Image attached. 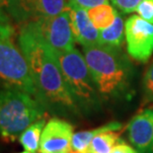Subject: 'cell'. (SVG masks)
<instances>
[{
	"instance_id": "18",
	"label": "cell",
	"mask_w": 153,
	"mask_h": 153,
	"mask_svg": "<svg viewBox=\"0 0 153 153\" xmlns=\"http://www.w3.org/2000/svg\"><path fill=\"white\" fill-rule=\"evenodd\" d=\"M135 11L138 16L153 24V0H142Z\"/></svg>"
},
{
	"instance_id": "4",
	"label": "cell",
	"mask_w": 153,
	"mask_h": 153,
	"mask_svg": "<svg viewBox=\"0 0 153 153\" xmlns=\"http://www.w3.org/2000/svg\"><path fill=\"white\" fill-rule=\"evenodd\" d=\"M14 39L11 22L0 20V89L20 90L36 98L30 67Z\"/></svg>"
},
{
	"instance_id": "24",
	"label": "cell",
	"mask_w": 153,
	"mask_h": 153,
	"mask_svg": "<svg viewBox=\"0 0 153 153\" xmlns=\"http://www.w3.org/2000/svg\"><path fill=\"white\" fill-rule=\"evenodd\" d=\"M68 153H81V152H78V151H75V150H73V149H71V150L68 152Z\"/></svg>"
},
{
	"instance_id": "20",
	"label": "cell",
	"mask_w": 153,
	"mask_h": 153,
	"mask_svg": "<svg viewBox=\"0 0 153 153\" xmlns=\"http://www.w3.org/2000/svg\"><path fill=\"white\" fill-rule=\"evenodd\" d=\"M68 5L78 6L80 8L88 9L96 7L102 4H109V0H67Z\"/></svg>"
},
{
	"instance_id": "22",
	"label": "cell",
	"mask_w": 153,
	"mask_h": 153,
	"mask_svg": "<svg viewBox=\"0 0 153 153\" xmlns=\"http://www.w3.org/2000/svg\"><path fill=\"white\" fill-rule=\"evenodd\" d=\"M5 2L6 0H0V20L2 21H11L8 15L5 12Z\"/></svg>"
},
{
	"instance_id": "16",
	"label": "cell",
	"mask_w": 153,
	"mask_h": 153,
	"mask_svg": "<svg viewBox=\"0 0 153 153\" xmlns=\"http://www.w3.org/2000/svg\"><path fill=\"white\" fill-rule=\"evenodd\" d=\"M120 131H108L97 134L89 146V153H111L120 139Z\"/></svg>"
},
{
	"instance_id": "19",
	"label": "cell",
	"mask_w": 153,
	"mask_h": 153,
	"mask_svg": "<svg viewBox=\"0 0 153 153\" xmlns=\"http://www.w3.org/2000/svg\"><path fill=\"white\" fill-rule=\"evenodd\" d=\"M142 0H111L114 6L125 14H129L136 10Z\"/></svg>"
},
{
	"instance_id": "21",
	"label": "cell",
	"mask_w": 153,
	"mask_h": 153,
	"mask_svg": "<svg viewBox=\"0 0 153 153\" xmlns=\"http://www.w3.org/2000/svg\"><path fill=\"white\" fill-rule=\"evenodd\" d=\"M111 153H139L138 150L133 146L129 145L123 139H119V141L114 146Z\"/></svg>"
},
{
	"instance_id": "3",
	"label": "cell",
	"mask_w": 153,
	"mask_h": 153,
	"mask_svg": "<svg viewBox=\"0 0 153 153\" xmlns=\"http://www.w3.org/2000/svg\"><path fill=\"white\" fill-rule=\"evenodd\" d=\"M37 98L16 89H0V139L14 142L31 123L45 117Z\"/></svg>"
},
{
	"instance_id": "10",
	"label": "cell",
	"mask_w": 153,
	"mask_h": 153,
	"mask_svg": "<svg viewBox=\"0 0 153 153\" xmlns=\"http://www.w3.org/2000/svg\"><path fill=\"white\" fill-rule=\"evenodd\" d=\"M126 131L131 145L139 153H145L153 141V104L132 117Z\"/></svg>"
},
{
	"instance_id": "13",
	"label": "cell",
	"mask_w": 153,
	"mask_h": 153,
	"mask_svg": "<svg viewBox=\"0 0 153 153\" xmlns=\"http://www.w3.org/2000/svg\"><path fill=\"white\" fill-rule=\"evenodd\" d=\"M123 35H125V22L122 15L118 12L113 24L101 30L99 45L122 50L125 40Z\"/></svg>"
},
{
	"instance_id": "12",
	"label": "cell",
	"mask_w": 153,
	"mask_h": 153,
	"mask_svg": "<svg viewBox=\"0 0 153 153\" xmlns=\"http://www.w3.org/2000/svg\"><path fill=\"white\" fill-rule=\"evenodd\" d=\"M122 128V123L111 122L99 126V128L90 129V131H81L75 132L73 133L72 139H71V149L81 153H89L90 143L97 134L108 131H120Z\"/></svg>"
},
{
	"instance_id": "11",
	"label": "cell",
	"mask_w": 153,
	"mask_h": 153,
	"mask_svg": "<svg viewBox=\"0 0 153 153\" xmlns=\"http://www.w3.org/2000/svg\"><path fill=\"white\" fill-rule=\"evenodd\" d=\"M70 12L71 25L75 41L83 47H91L100 44V32L92 21L86 9L78 6L67 5Z\"/></svg>"
},
{
	"instance_id": "2",
	"label": "cell",
	"mask_w": 153,
	"mask_h": 153,
	"mask_svg": "<svg viewBox=\"0 0 153 153\" xmlns=\"http://www.w3.org/2000/svg\"><path fill=\"white\" fill-rule=\"evenodd\" d=\"M83 55L101 98L114 100L128 95L133 69L122 50L96 45L83 47Z\"/></svg>"
},
{
	"instance_id": "23",
	"label": "cell",
	"mask_w": 153,
	"mask_h": 153,
	"mask_svg": "<svg viewBox=\"0 0 153 153\" xmlns=\"http://www.w3.org/2000/svg\"><path fill=\"white\" fill-rule=\"evenodd\" d=\"M145 153H153V141H152V143H151V145L149 146V148L146 150V152Z\"/></svg>"
},
{
	"instance_id": "15",
	"label": "cell",
	"mask_w": 153,
	"mask_h": 153,
	"mask_svg": "<svg viewBox=\"0 0 153 153\" xmlns=\"http://www.w3.org/2000/svg\"><path fill=\"white\" fill-rule=\"evenodd\" d=\"M90 20L98 30H103L109 27L115 21L118 11L110 4H102L88 9Z\"/></svg>"
},
{
	"instance_id": "1",
	"label": "cell",
	"mask_w": 153,
	"mask_h": 153,
	"mask_svg": "<svg viewBox=\"0 0 153 153\" xmlns=\"http://www.w3.org/2000/svg\"><path fill=\"white\" fill-rule=\"evenodd\" d=\"M18 45L30 67L36 98L53 113L79 115L81 110L64 81L53 48L25 25L20 27Z\"/></svg>"
},
{
	"instance_id": "14",
	"label": "cell",
	"mask_w": 153,
	"mask_h": 153,
	"mask_svg": "<svg viewBox=\"0 0 153 153\" xmlns=\"http://www.w3.org/2000/svg\"><path fill=\"white\" fill-rule=\"evenodd\" d=\"M47 123L45 117L31 123L19 136V142L25 150L31 153H39L42 132Z\"/></svg>"
},
{
	"instance_id": "6",
	"label": "cell",
	"mask_w": 153,
	"mask_h": 153,
	"mask_svg": "<svg viewBox=\"0 0 153 153\" xmlns=\"http://www.w3.org/2000/svg\"><path fill=\"white\" fill-rule=\"evenodd\" d=\"M42 39L55 51H65L74 48V38L68 7L59 14L40 18L23 24Z\"/></svg>"
},
{
	"instance_id": "8",
	"label": "cell",
	"mask_w": 153,
	"mask_h": 153,
	"mask_svg": "<svg viewBox=\"0 0 153 153\" xmlns=\"http://www.w3.org/2000/svg\"><path fill=\"white\" fill-rule=\"evenodd\" d=\"M67 5V0H6L5 12L11 20L23 25L59 14Z\"/></svg>"
},
{
	"instance_id": "9",
	"label": "cell",
	"mask_w": 153,
	"mask_h": 153,
	"mask_svg": "<svg viewBox=\"0 0 153 153\" xmlns=\"http://www.w3.org/2000/svg\"><path fill=\"white\" fill-rule=\"evenodd\" d=\"M73 126L59 118H51L42 132L39 153H68L71 150Z\"/></svg>"
},
{
	"instance_id": "7",
	"label": "cell",
	"mask_w": 153,
	"mask_h": 153,
	"mask_svg": "<svg viewBox=\"0 0 153 153\" xmlns=\"http://www.w3.org/2000/svg\"><path fill=\"white\" fill-rule=\"evenodd\" d=\"M128 54L133 60L145 63L153 54V24L138 15H132L125 23Z\"/></svg>"
},
{
	"instance_id": "25",
	"label": "cell",
	"mask_w": 153,
	"mask_h": 153,
	"mask_svg": "<svg viewBox=\"0 0 153 153\" xmlns=\"http://www.w3.org/2000/svg\"><path fill=\"white\" fill-rule=\"evenodd\" d=\"M20 153H31V152H29L27 150H25V151H23V152H20Z\"/></svg>"
},
{
	"instance_id": "5",
	"label": "cell",
	"mask_w": 153,
	"mask_h": 153,
	"mask_svg": "<svg viewBox=\"0 0 153 153\" xmlns=\"http://www.w3.org/2000/svg\"><path fill=\"white\" fill-rule=\"evenodd\" d=\"M54 53L64 81L79 109L88 113L98 110L101 96L84 55L75 48L65 51H54Z\"/></svg>"
},
{
	"instance_id": "17",
	"label": "cell",
	"mask_w": 153,
	"mask_h": 153,
	"mask_svg": "<svg viewBox=\"0 0 153 153\" xmlns=\"http://www.w3.org/2000/svg\"><path fill=\"white\" fill-rule=\"evenodd\" d=\"M142 105L153 104V61L146 68L142 77Z\"/></svg>"
}]
</instances>
